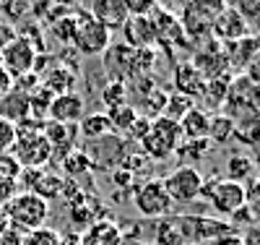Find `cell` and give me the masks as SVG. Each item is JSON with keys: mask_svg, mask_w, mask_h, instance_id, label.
Returning <instances> with one entry per match:
<instances>
[{"mask_svg": "<svg viewBox=\"0 0 260 245\" xmlns=\"http://www.w3.org/2000/svg\"><path fill=\"white\" fill-rule=\"evenodd\" d=\"M16 144V125L0 118V154H11Z\"/></svg>", "mask_w": 260, "mask_h": 245, "instance_id": "7bdbcfd3", "label": "cell"}, {"mask_svg": "<svg viewBox=\"0 0 260 245\" xmlns=\"http://www.w3.org/2000/svg\"><path fill=\"white\" fill-rule=\"evenodd\" d=\"M151 21H154L156 29V44H175V47H190V39L180 24V16H175L167 8H156L151 13Z\"/></svg>", "mask_w": 260, "mask_h": 245, "instance_id": "5bb4252c", "label": "cell"}, {"mask_svg": "<svg viewBox=\"0 0 260 245\" xmlns=\"http://www.w3.org/2000/svg\"><path fill=\"white\" fill-rule=\"evenodd\" d=\"M133 204H136L138 214L146 219H164L175 209V204H172V198L161 183V177H146V180L136 183Z\"/></svg>", "mask_w": 260, "mask_h": 245, "instance_id": "8992f818", "label": "cell"}, {"mask_svg": "<svg viewBox=\"0 0 260 245\" xmlns=\"http://www.w3.org/2000/svg\"><path fill=\"white\" fill-rule=\"evenodd\" d=\"M42 136L47 139L50 149H52V159L55 165H60V159L65 157L68 151H73L78 146V125H65V123H55V120H47L42 123Z\"/></svg>", "mask_w": 260, "mask_h": 245, "instance_id": "4fadbf2b", "label": "cell"}, {"mask_svg": "<svg viewBox=\"0 0 260 245\" xmlns=\"http://www.w3.org/2000/svg\"><path fill=\"white\" fill-rule=\"evenodd\" d=\"M18 190V180H0V209H3Z\"/></svg>", "mask_w": 260, "mask_h": 245, "instance_id": "7dc6e473", "label": "cell"}, {"mask_svg": "<svg viewBox=\"0 0 260 245\" xmlns=\"http://www.w3.org/2000/svg\"><path fill=\"white\" fill-rule=\"evenodd\" d=\"M234 133L232 139H237L245 146H260V110H245V113L232 115Z\"/></svg>", "mask_w": 260, "mask_h": 245, "instance_id": "603a6c76", "label": "cell"}, {"mask_svg": "<svg viewBox=\"0 0 260 245\" xmlns=\"http://www.w3.org/2000/svg\"><path fill=\"white\" fill-rule=\"evenodd\" d=\"M26 3H31V0H26Z\"/></svg>", "mask_w": 260, "mask_h": 245, "instance_id": "9f6ffc18", "label": "cell"}, {"mask_svg": "<svg viewBox=\"0 0 260 245\" xmlns=\"http://www.w3.org/2000/svg\"><path fill=\"white\" fill-rule=\"evenodd\" d=\"M34 60H37V50L31 47V44L26 39L16 37L8 47L0 52V65L11 73V78H21L34 71Z\"/></svg>", "mask_w": 260, "mask_h": 245, "instance_id": "7c38bea8", "label": "cell"}, {"mask_svg": "<svg viewBox=\"0 0 260 245\" xmlns=\"http://www.w3.org/2000/svg\"><path fill=\"white\" fill-rule=\"evenodd\" d=\"M21 245H60V232H55L52 227H39L26 232Z\"/></svg>", "mask_w": 260, "mask_h": 245, "instance_id": "60d3db41", "label": "cell"}, {"mask_svg": "<svg viewBox=\"0 0 260 245\" xmlns=\"http://www.w3.org/2000/svg\"><path fill=\"white\" fill-rule=\"evenodd\" d=\"M107 118H110V125H112V133H117V136H127V130H130V125L136 123V118H138V107L136 104H130V102H125V104H120V107H112V110H107Z\"/></svg>", "mask_w": 260, "mask_h": 245, "instance_id": "1f68e13d", "label": "cell"}, {"mask_svg": "<svg viewBox=\"0 0 260 245\" xmlns=\"http://www.w3.org/2000/svg\"><path fill=\"white\" fill-rule=\"evenodd\" d=\"M127 16H151L159 8V0H122Z\"/></svg>", "mask_w": 260, "mask_h": 245, "instance_id": "b9f144b4", "label": "cell"}, {"mask_svg": "<svg viewBox=\"0 0 260 245\" xmlns=\"http://www.w3.org/2000/svg\"><path fill=\"white\" fill-rule=\"evenodd\" d=\"M112 183H115L120 190H127V188H136V177L130 175L125 167H115V170H112Z\"/></svg>", "mask_w": 260, "mask_h": 245, "instance_id": "f6af8a7d", "label": "cell"}, {"mask_svg": "<svg viewBox=\"0 0 260 245\" xmlns=\"http://www.w3.org/2000/svg\"><path fill=\"white\" fill-rule=\"evenodd\" d=\"M39 84L45 86L52 97H60V94L73 92V86H76V73L68 71L65 65L55 63L47 73H42V76H39Z\"/></svg>", "mask_w": 260, "mask_h": 245, "instance_id": "484cf974", "label": "cell"}, {"mask_svg": "<svg viewBox=\"0 0 260 245\" xmlns=\"http://www.w3.org/2000/svg\"><path fill=\"white\" fill-rule=\"evenodd\" d=\"M99 97H102V102H104V107H107V110L120 107V104H125V102H127V84H125V81H115V78L104 81Z\"/></svg>", "mask_w": 260, "mask_h": 245, "instance_id": "d590c367", "label": "cell"}, {"mask_svg": "<svg viewBox=\"0 0 260 245\" xmlns=\"http://www.w3.org/2000/svg\"><path fill=\"white\" fill-rule=\"evenodd\" d=\"M177 151L185 154V157H190V162H203L213 151V144L208 139H187V141H182V146Z\"/></svg>", "mask_w": 260, "mask_h": 245, "instance_id": "f35d334b", "label": "cell"}, {"mask_svg": "<svg viewBox=\"0 0 260 245\" xmlns=\"http://www.w3.org/2000/svg\"><path fill=\"white\" fill-rule=\"evenodd\" d=\"M60 170H62V177H68V180H76L81 175H89L94 167L89 162V157L83 154L81 146H76L73 151H68L65 157L60 159Z\"/></svg>", "mask_w": 260, "mask_h": 245, "instance_id": "4dcf8cb0", "label": "cell"}, {"mask_svg": "<svg viewBox=\"0 0 260 245\" xmlns=\"http://www.w3.org/2000/svg\"><path fill=\"white\" fill-rule=\"evenodd\" d=\"M16 39V26H11V24H6L3 18H0V52H3L8 44Z\"/></svg>", "mask_w": 260, "mask_h": 245, "instance_id": "c3c4849f", "label": "cell"}, {"mask_svg": "<svg viewBox=\"0 0 260 245\" xmlns=\"http://www.w3.org/2000/svg\"><path fill=\"white\" fill-rule=\"evenodd\" d=\"M107 133H112V125H110V118H107V113H86L83 120L78 123V136H81L83 141L107 136Z\"/></svg>", "mask_w": 260, "mask_h": 245, "instance_id": "f546056e", "label": "cell"}, {"mask_svg": "<svg viewBox=\"0 0 260 245\" xmlns=\"http://www.w3.org/2000/svg\"><path fill=\"white\" fill-rule=\"evenodd\" d=\"M229 84H232V76H221V78H211L203 84V92L198 97V107L206 110L208 115L213 113H221L224 110V102H226V94H229Z\"/></svg>", "mask_w": 260, "mask_h": 245, "instance_id": "cb8c5ba5", "label": "cell"}, {"mask_svg": "<svg viewBox=\"0 0 260 245\" xmlns=\"http://www.w3.org/2000/svg\"><path fill=\"white\" fill-rule=\"evenodd\" d=\"M232 133H234V123L226 113H213L211 115V125H208V141L213 146H224L232 141Z\"/></svg>", "mask_w": 260, "mask_h": 245, "instance_id": "836d02e7", "label": "cell"}, {"mask_svg": "<svg viewBox=\"0 0 260 245\" xmlns=\"http://www.w3.org/2000/svg\"><path fill=\"white\" fill-rule=\"evenodd\" d=\"M127 141L117 133H107V136H99V139H91V141H83L81 149L83 154L89 157L91 167L94 170H115L122 165L125 154H127Z\"/></svg>", "mask_w": 260, "mask_h": 245, "instance_id": "ba28073f", "label": "cell"}, {"mask_svg": "<svg viewBox=\"0 0 260 245\" xmlns=\"http://www.w3.org/2000/svg\"><path fill=\"white\" fill-rule=\"evenodd\" d=\"M13 89V78H11V73L0 65V97H6L8 92Z\"/></svg>", "mask_w": 260, "mask_h": 245, "instance_id": "f5cc1de1", "label": "cell"}, {"mask_svg": "<svg viewBox=\"0 0 260 245\" xmlns=\"http://www.w3.org/2000/svg\"><path fill=\"white\" fill-rule=\"evenodd\" d=\"M161 183H164V188L172 198V204H190V201H195V198H201L203 175L192 165H180L167 177H161Z\"/></svg>", "mask_w": 260, "mask_h": 245, "instance_id": "9c48e42d", "label": "cell"}, {"mask_svg": "<svg viewBox=\"0 0 260 245\" xmlns=\"http://www.w3.org/2000/svg\"><path fill=\"white\" fill-rule=\"evenodd\" d=\"M21 240H24V235H21L18 230H13V227L0 235V245H21Z\"/></svg>", "mask_w": 260, "mask_h": 245, "instance_id": "f907efd6", "label": "cell"}, {"mask_svg": "<svg viewBox=\"0 0 260 245\" xmlns=\"http://www.w3.org/2000/svg\"><path fill=\"white\" fill-rule=\"evenodd\" d=\"M245 196H247V209L255 219H260V177H255V180L250 185H245Z\"/></svg>", "mask_w": 260, "mask_h": 245, "instance_id": "ee69618b", "label": "cell"}, {"mask_svg": "<svg viewBox=\"0 0 260 245\" xmlns=\"http://www.w3.org/2000/svg\"><path fill=\"white\" fill-rule=\"evenodd\" d=\"M78 235H81V245H122L125 242L122 230L110 219H99L86 230H81Z\"/></svg>", "mask_w": 260, "mask_h": 245, "instance_id": "7402d4cb", "label": "cell"}, {"mask_svg": "<svg viewBox=\"0 0 260 245\" xmlns=\"http://www.w3.org/2000/svg\"><path fill=\"white\" fill-rule=\"evenodd\" d=\"M195 68H198V73L211 81V78H221V76H232L229 73V63L224 58V50H221V44L216 42V39H208L206 44H201L198 50H195L192 60H190Z\"/></svg>", "mask_w": 260, "mask_h": 245, "instance_id": "8fae6325", "label": "cell"}, {"mask_svg": "<svg viewBox=\"0 0 260 245\" xmlns=\"http://www.w3.org/2000/svg\"><path fill=\"white\" fill-rule=\"evenodd\" d=\"M133 55L136 50L127 47L125 42H117V44L112 42L104 52V71L110 73V78L125 81V84L133 78Z\"/></svg>", "mask_w": 260, "mask_h": 245, "instance_id": "e0dca14e", "label": "cell"}, {"mask_svg": "<svg viewBox=\"0 0 260 245\" xmlns=\"http://www.w3.org/2000/svg\"><path fill=\"white\" fill-rule=\"evenodd\" d=\"M62 188H65V177L60 172L42 170L39 177H37V183H34V188H31V193H37L39 198H45V201L50 204L52 198H62Z\"/></svg>", "mask_w": 260, "mask_h": 245, "instance_id": "f1b7e54d", "label": "cell"}, {"mask_svg": "<svg viewBox=\"0 0 260 245\" xmlns=\"http://www.w3.org/2000/svg\"><path fill=\"white\" fill-rule=\"evenodd\" d=\"M224 177L234 183H242V185L247 180H255V159L247 157V154H232L224 167Z\"/></svg>", "mask_w": 260, "mask_h": 245, "instance_id": "83f0119b", "label": "cell"}, {"mask_svg": "<svg viewBox=\"0 0 260 245\" xmlns=\"http://www.w3.org/2000/svg\"><path fill=\"white\" fill-rule=\"evenodd\" d=\"M73 32H76V16L73 13H62L55 21H50V34L62 44V47L73 44Z\"/></svg>", "mask_w": 260, "mask_h": 245, "instance_id": "8d00e7d4", "label": "cell"}, {"mask_svg": "<svg viewBox=\"0 0 260 245\" xmlns=\"http://www.w3.org/2000/svg\"><path fill=\"white\" fill-rule=\"evenodd\" d=\"M172 84H175V89H172V92H180V94H185V97H190V99H198L201 92H203L206 78L198 73V68H195L190 60H185V63H177V65H175Z\"/></svg>", "mask_w": 260, "mask_h": 245, "instance_id": "44dd1931", "label": "cell"}, {"mask_svg": "<svg viewBox=\"0 0 260 245\" xmlns=\"http://www.w3.org/2000/svg\"><path fill=\"white\" fill-rule=\"evenodd\" d=\"M177 125H180V133H182L185 141L187 139H206L208 136V125H211V115L195 104Z\"/></svg>", "mask_w": 260, "mask_h": 245, "instance_id": "4316f807", "label": "cell"}, {"mask_svg": "<svg viewBox=\"0 0 260 245\" xmlns=\"http://www.w3.org/2000/svg\"><path fill=\"white\" fill-rule=\"evenodd\" d=\"M221 50H224V58L229 63V73L232 76H240V73H245L247 63L260 52V37L257 34H247V37L237 39V42L221 44Z\"/></svg>", "mask_w": 260, "mask_h": 245, "instance_id": "9a60e30c", "label": "cell"}, {"mask_svg": "<svg viewBox=\"0 0 260 245\" xmlns=\"http://www.w3.org/2000/svg\"><path fill=\"white\" fill-rule=\"evenodd\" d=\"M211 245H242L240 230H234V232H226V235H221L219 240H213Z\"/></svg>", "mask_w": 260, "mask_h": 245, "instance_id": "816d5d0a", "label": "cell"}, {"mask_svg": "<svg viewBox=\"0 0 260 245\" xmlns=\"http://www.w3.org/2000/svg\"><path fill=\"white\" fill-rule=\"evenodd\" d=\"M187 245H195V242H187Z\"/></svg>", "mask_w": 260, "mask_h": 245, "instance_id": "11a10c76", "label": "cell"}, {"mask_svg": "<svg viewBox=\"0 0 260 245\" xmlns=\"http://www.w3.org/2000/svg\"><path fill=\"white\" fill-rule=\"evenodd\" d=\"M201 196L211 204V209L216 211V216L221 219H232L240 209H245L247 204V196H245V185L242 183H234V180H226V177H216V180L206 183L203 180V190Z\"/></svg>", "mask_w": 260, "mask_h": 245, "instance_id": "277c9868", "label": "cell"}, {"mask_svg": "<svg viewBox=\"0 0 260 245\" xmlns=\"http://www.w3.org/2000/svg\"><path fill=\"white\" fill-rule=\"evenodd\" d=\"M226 6L240 13L247 24H257L260 21V0H226Z\"/></svg>", "mask_w": 260, "mask_h": 245, "instance_id": "ab89813d", "label": "cell"}, {"mask_svg": "<svg viewBox=\"0 0 260 245\" xmlns=\"http://www.w3.org/2000/svg\"><path fill=\"white\" fill-rule=\"evenodd\" d=\"M240 237H242V245H260V219H255L252 225H247L240 232Z\"/></svg>", "mask_w": 260, "mask_h": 245, "instance_id": "bcb514c9", "label": "cell"}, {"mask_svg": "<svg viewBox=\"0 0 260 245\" xmlns=\"http://www.w3.org/2000/svg\"><path fill=\"white\" fill-rule=\"evenodd\" d=\"M177 225L185 235V242H195V245H211L221 235L237 230L229 225V219L211 216V214H182L177 216Z\"/></svg>", "mask_w": 260, "mask_h": 245, "instance_id": "52a82bcc", "label": "cell"}, {"mask_svg": "<svg viewBox=\"0 0 260 245\" xmlns=\"http://www.w3.org/2000/svg\"><path fill=\"white\" fill-rule=\"evenodd\" d=\"M192 107H195V99H190V97H185V94H180V92H169L167 104H164V110H161V118H167V120H172V123H180Z\"/></svg>", "mask_w": 260, "mask_h": 245, "instance_id": "e575fe53", "label": "cell"}, {"mask_svg": "<svg viewBox=\"0 0 260 245\" xmlns=\"http://www.w3.org/2000/svg\"><path fill=\"white\" fill-rule=\"evenodd\" d=\"M247 34H252V29H250V24L247 21L237 13V11H232L229 6L224 8V13L213 21V29H211V39H216L219 44H226V42H237V39H242V37H247Z\"/></svg>", "mask_w": 260, "mask_h": 245, "instance_id": "ac0fdd59", "label": "cell"}, {"mask_svg": "<svg viewBox=\"0 0 260 245\" xmlns=\"http://www.w3.org/2000/svg\"><path fill=\"white\" fill-rule=\"evenodd\" d=\"M245 110H260V86H255L245 73H240V76H232L229 94L221 113L232 118L237 113H245Z\"/></svg>", "mask_w": 260, "mask_h": 245, "instance_id": "30bf717a", "label": "cell"}, {"mask_svg": "<svg viewBox=\"0 0 260 245\" xmlns=\"http://www.w3.org/2000/svg\"><path fill=\"white\" fill-rule=\"evenodd\" d=\"M245 76H247V78H250V81H252L255 86H260V52H257V55H255V58H252V60L247 63V68H245Z\"/></svg>", "mask_w": 260, "mask_h": 245, "instance_id": "681fc988", "label": "cell"}, {"mask_svg": "<svg viewBox=\"0 0 260 245\" xmlns=\"http://www.w3.org/2000/svg\"><path fill=\"white\" fill-rule=\"evenodd\" d=\"M89 13L99 21V24H104L110 32H117L127 18V11H125L122 0H91Z\"/></svg>", "mask_w": 260, "mask_h": 245, "instance_id": "d4e9b609", "label": "cell"}, {"mask_svg": "<svg viewBox=\"0 0 260 245\" xmlns=\"http://www.w3.org/2000/svg\"><path fill=\"white\" fill-rule=\"evenodd\" d=\"M180 141H182L180 125L167 118H156V120H151V128L143 136V141L138 144V149L151 162H164L180 149Z\"/></svg>", "mask_w": 260, "mask_h": 245, "instance_id": "3957f363", "label": "cell"}, {"mask_svg": "<svg viewBox=\"0 0 260 245\" xmlns=\"http://www.w3.org/2000/svg\"><path fill=\"white\" fill-rule=\"evenodd\" d=\"M0 13H3V21L6 24H21L24 16L31 13V3L26 0H0Z\"/></svg>", "mask_w": 260, "mask_h": 245, "instance_id": "74e56055", "label": "cell"}, {"mask_svg": "<svg viewBox=\"0 0 260 245\" xmlns=\"http://www.w3.org/2000/svg\"><path fill=\"white\" fill-rule=\"evenodd\" d=\"M86 115V102L81 94L76 92H68V94H60L52 99L50 104V113L47 118L55 120V123H65V125H78Z\"/></svg>", "mask_w": 260, "mask_h": 245, "instance_id": "d6986e66", "label": "cell"}, {"mask_svg": "<svg viewBox=\"0 0 260 245\" xmlns=\"http://www.w3.org/2000/svg\"><path fill=\"white\" fill-rule=\"evenodd\" d=\"M125 44L133 50H146V47H156V29L151 16H127L125 24L120 26Z\"/></svg>", "mask_w": 260, "mask_h": 245, "instance_id": "2e32d148", "label": "cell"}, {"mask_svg": "<svg viewBox=\"0 0 260 245\" xmlns=\"http://www.w3.org/2000/svg\"><path fill=\"white\" fill-rule=\"evenodd\" d=\"M3 209H6V214H8L11 227L18 230L21 235L45 227L47 214H50V204L45 201V198H39L37 193H31V190L16 193Z\"/></svg>", "mask_w": 260, "mask_h": 245, "instance_id": "7a4b0ae2", "label": "cell"}, {"mask_svg": "<svg viewBox=\"0 0 260 245\" xmlns=\"http://www.w3.org/2000/svg\"><path fill=\"white\" fill-rule=\"evenodd\" d=\"M226 8V0H185L182 13H180V24L190 39V44L201 47L211 39L213 21L219 18Z\"/></svg>", "mask_w": 260, "mask_h": 245, "instance_id": "6da1fadb", "label": "cell"}, {"mask_svg": "<svg viewBox=\"0 0 260 245\" xmlns=\"http://www.w3.org/2000/svg\"><path fill=\"white\" fill-rule=\"evenodd\" d=\"M257 26H260V21H257ZM257 37H260V32H257Z\"/></svg>", "mask_w": 260, "mask_h": 245, "instance_id": "db71d44e", "label": "cell"}, {"mask_svg": "<svg viewBox=\"0 0 260 245\" xmlns=\"http://www.w3.org/2000/svg\"><path fill=\"white\" fill-rule=\"evenodd\" d=\"M0 118L13 123V125H21L31 118V102H29V94L21 92V89H11L6 97H0Z\"/></svg>", "mask_w": 260, "mask_h": 245, "instance_id": "ffe728a7", "label": "cell"}, {"mask_svg": "<svg viewBox=\"0 0 260 245\" xmlns=\"http://www.w3.org/2000/svg\"><path fill=\"white\" fill-rule=\"evenodd\" d=\"M154 245H187L185 242V235L177 225V216H164L159 219L156 225V235H154Z\"/></svg>", "mask_w": 260, "mask_h": 245, "instance_id": "d6a6232c", "label": "cell"}, {"mask_svg": "<svg viewBox=\"0 0 260 245\" xmlns=\"http://www.w3.org/2000/svg\"><path fill=\"white\" fill-rule=\"evenodd\" d=\"M112 44V32L104 24L89 13L81 11L76 13V32H73V47L78 50V55L83 58H94V55H104L107 47Z\"/></svg>", "mask_w": 260, "mask_h": 245, "instance_id": "5b68a950", "label": "cell"}]
</instances>
